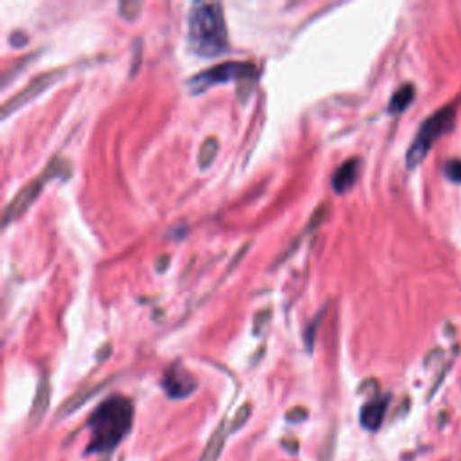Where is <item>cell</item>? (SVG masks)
I'll return each mask as SVG.
<instances>
[{
    "label": "cell",
    "mask_w": 461,
    "mask_h": 461,
    "mask_svg": "<svg viewBox=\"0 0 461 461\" xmlns=\"http://www.w3.org/2000/svg\"><path fill=\"white\" fill-rule=\"evenodd\" d=\"M189 50L202 58H214L229 49L223 9L218 2H194L187 14Z\"/></svg>",
    "instance_id": "obj_1"
},
{
    "label": "cell",
    "mask_w": 461,
    "mask_h": 461,
    "mask_svg": "<svg viewBox=\"0 0 461 461\" xmlns=\"http://www.w3.org/2000/svg\"><path fill=\"white\" fill-rule=\"evenodd\" d=\"M133 421V403L124 396H110L90 414L86 425L90 429L88 452L108 456L121 439L130 432Z\"/></svg>",
    "instance_id": "obj_2"
},
{
    "label": "cell",
    "mask_w": 461,
    "mask_h": 461,
    "mask_svg": "<svg viewBox=\"0 0 461 461\" xmlns=\"http://www.w3.org/2000/svg\"><path fill=\"white\" fill-rule=\"evenodd\" d=\"M256 72L258 70L252 63L225 61V63H220L212 68H207V70H202V72L194 74L193 77H189L185 81V85H187V90L191 94H202V92L209 90L214 85L236 81L238 83V97L241 101H247L252 88H254Z\"/></svg>",
    "instance_id": "obj_3"
},
{
    "label": "cell",
    "mask_w": 461,
    "mask_h": 461,
    "mask_svg": "<svg viewBox=\"0 0 461 461\" xmlns=\"http://www.w3.org/2000/svg\"><path fill=\"white\" fill-rule=\"evenodd\" d=\"M454 122H456V112L452 110V106H445L434 112L429 119H425L407 149V155H405L407 169H414L425 158L434 140H438L441 135L450 131Z\"/></svg>",
    "instance_id": "obj_4"
},
{
    "label": "cell",
    "mask_w": 461,
    "mask_h": 461,
    "mask_svg": "<svg viewBox=\"0 0 461 461\" xmlns=\"http://www.w3.org/2000/svg\"><path fill=\"white\" fill-rule=\"evenodd\" d=\"M59 175H65L68 176L70 175V164L67 160H63L61 157H54L49 166L45 167V171H41V175L34 180H31L29 184H25L18 194L7 203V207L4 209V216H2V225L7 227L11 221L18 220L32 203L34 200L38 198V194L41 193V187L43 184L49 180V178H54V176H59Z\"/></svg>",
    "instance_id": "obj_5"
},
{
    "label": "cell",
    "mask_w": 461,
    "mask_h": 461,
    "mask_svg": "<svg viewBox=\"0 0 461 461\" xmlns=\"http://www.w3.org/2000/svg\"><path fill=\"white\" fill-rule=\"evenodd\" d=\"M63 74H65V68H56V70L43 72V74L36 76L34 79H31L23 90H20L16 95H13L9 101L4 103L2 117H7L11 112H14V110L22 108L23 104H27L29 101H32L36 95H40L43 90H47L50 85H54Z\"/></svg>",
    "instance_id": "obj_6"
},
{
    "label": "cell",
    "mask_w": 461,
    "mask_h": 461,
    "mask_svg": "<svg viewBox=\"0 0 461 461\" xmlns=\"http://www.w3.org/2000/svg\"><path fill=\"white\" fill-rule=\"evenodd\" d=\"M196 378L180 364L171 366L162 378V387L171 398H185L196 389Z\"/></svg>",
    "instance_id": "obj_7"
},
{
    "label": "cell",
    "mask_w": 461,
    "mask_h": 461,
    "mask_svg": "<svg viewBox=\"0 0 461 461\" xmlns=\"http://www.w3.org/2000/svg\"><path fill=\"white\" fill-rule=\"evenodd\" d=\"M358 167H360V160L349 158L335 171V175L331 178V185H333L335 193L342 194L355 185V182L358 178Z\"/></svg>",
    "instance_id": "obj_8"
},
{
    "label": "cell",
    "mask_w": 461,
    "mask_h": 461,
    "mask_svg": "<svg viewBox=\"0 0 461 461\" xmlns=\"http://www.w3.org/2000/svg\"><path fill=\"white\" fill-rule=\"evenodd\" d=\"M387 403H389V396H378L367 402L360 411V423L369 430H376L385 416Z\"/></svg>",
    "instance_id": "obj_9"
},
{
    "label": "cell",
    "mask_w": 461,
    "mask_h": 461,
    "mask_svg": "<svg viewBox=\"0 0 461 461\" xmlns=\"http://www.w3.org/2000/svg\"><path fill=\"white\" fill-rule=\"evenodd\" d=\"M49 400H50V384H49L47 376H43L40 380V385H38V391H36V396H34V402H32V409H31V414H29V425L31 427H36L40 423V420L43 418V414L49 407Z\"/></svg>",
    "instance_id": "obj_10"
},
{
    "label": "cell",
    "mask_w": 461,
    "mask_h": 461,
    "mask_svg": "<svg viewBox=\"0 0 461 461\" xmlns=\"http://www.w3.org/2000/svg\"><path fill=\"white\" fill-rule=\"evenodd\" d=\"M412 99H414V86H412L411 83L402 85V86L391 95V99H389V106H387L389 113H393V115L402 113V112L412 103Z\"/></svg>",
    "instance_id": "obj_11"
},
{
    "label": "cell",
    "mask_w": 461,
    "mask_h": 461,
    "mask_svg": "<svg viewBox=\"0 0 461 461\" xmlns=\"http://www.w3.org/2000/svg\"><path fill=\"white\" fill-rule=\"evenodd\" d=\"M103 385H104V384H99V385L86 387V389H81L79 393H76L72 398H68V400L63 403V407H61V411H59V418H63V416L74 412V411H76L77 407H81L86 400H90L99 389H103Z\"/></svg>",
    "instance_id": "obj_12"
},
{
    "label": "cell",
    "mask_w": 461,
    "mask_h": 461,
    "mask_svg": "<svg viewBox=\"0 0 461 461\" xmlns=\"http://www.w3.org/2000/svg\"><path fill=\"white\" fill-rule=\"evenodd\" d=\"M218 149H220V144H218V139H216V137L205 139V142L202 144V148H200V151H198V166H200L202 169H207V167L214 162Z\"/></svg>",
    "instance_id": "obj_13"
},
{
    "label": "cell",
    "mask_w": 461,
    "mask_h": 461,
    "mask_svg": "<svg viewBox=\"0 0 461 461\" xmlns=\"http://www.w3.org/2000/svg\"><path fill=\"white\" fill-rule=\"evenodd\" d=\"M142 7H144V4L139 0H124L119 4V13L124 20H135V18H139Z\"/></svg>",
    "instance_id": "obj_14"
},
{
    "label": "cell",
    "mask_w": 461,
    "mask_h": 461,
    "mask_svg": "<svg viewBox=\"0 0 461 461\" xmlns=\"http://www.w3.org/2000/svg\"><path fill=\"white\" fill-rule=\"evenodd\" d=\"M443 173L448 180L461 184V160L459 158H450L443 166Z\"/></svg>",
    "instance_id": "obj_15"
},
{
    "label": "cell",
    "mask_w": 461,
    "mask_h": 461,
    "mask_svg": "<svg viewBox=\"0 0 461 461\" xmlns=\"http://www.w3.org/2000/svg\"><path fill=\"white\" fill-rule=\"evenodd\" d=\"M249 414H250V405H243V407L240 409V412L236 414V418H234V421H232L230 430H238V429L243 425V421L249 418Z\"/></svg>",
    "instance_id": "obj_16"
},
{
    "label": "cell",
    "mask_w": 461,
    "mask_h": 461,
    "mask_svg": "<svg viewBox=\"0 0 461 461\" xmlns=\"http://www.w3.org/2000/svg\"><path fill=\"white\" fill-rule=\"evenodd\" d=\"M333 450H335V438L331 436L330 441L322 447V452L319 456V461H331L333 459Z\"/></svg>",
    "instance_id": "obj_17"
},
{
    "label": "cell",
    "mask_w": 461,
    "mask_h": 461,
    "mask_svg": "<svg viewBox=\"0 0 461 461\" xmlns=\"http://www.w3.org/2000/svg\"><path fill=\"white\" fill-rule=\"evenodd\" d=\"M268 310H263L261 313H258L256 315V321H254V333L258 335V333H261V330H263V324L268 321Z\"/></svg>",
    "instance_id": "obj_18"
},
{
    "label": "cell",
    "mask_w": 461,
    "mask_h": 461,
    "mask_svg": "<svg viewBox=\"0 0 461 461\" xmlns=\"http://www.w3.org/2000/svg\"><path fill=\"white\" fill-rule=\"evenodd\" d=\"M167 265H169V258H167V256H162L160 261L157 263V270H158V272H164V270L167 268Z\"/></svg>",
    "instance_id": "obj_19"
},
{
    "label": "cell",
    "mask_w": 461,
    "mask_h": 461,
    "mask_svg": "<svg viewBox=\"0 0 461 461\" xmlns=\"http://www.w3.org/2000/svg\"><path fill=\"white\" fill-rule=\"evenodd\" d=\"M101 461H110V457H108V456H104Z\"/></svg>",
    "instance_id": "obj_20"
}]
</instances>
